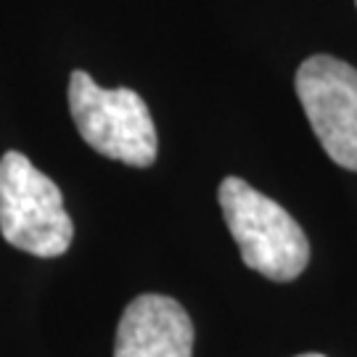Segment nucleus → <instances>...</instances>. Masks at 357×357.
<instances>
[{"label": "nucleus", "instance_id": "1", "mask_svg": "<svg viewBox=\"0 0 357 357\" xmlns=\"http://www.w3.org/2000/svg\"><path fill=\"white\" fill-rule=\"evenodd\" d=\"M217 199L246 268L275 283H289L305 273L307 233L278 202L233 175L220 183Z\"/></svg>", "mask_w": 357, "mask_h": 357}, {"label": "nucleus", "instance_id": "2", "mask_svg": "<svg viewBox=\"0 0 357 357\" xmlns=\"http://www.w3.org/2000/svg\"><path fill=\"white\" fill-rule=\"evenodd\" d=\"M0 233L11 246L43 259L61 257L75 238L61 188L19 151L0 159Z\"/></svg>", "mask_w": 357, "mask_h": 357}, {"label": "nucleus", "instance_id": "3", "mask_svg": "<svg viewBox=\"0 0 357 357\" xmlns=\"http://www.w3.org/2000/svg\"><path fill=\"white\" fill-rule=\"evenodd\" d=\"M69 112L82 141L106 159L130 167H151L156 162V128L149 106L135 90H106L88 72L69 77Z\"/></svg>", "mask_w": 357, "mask_h": 357}, {"label": "nucleus", "instance_id": "4", "mask_svg": "<svg viewBox=\"0 0 357 357\" xmlns=\"http://www.w3.org/2000/svg\"><path fill=\"white\" fill-rule=\"evenodd\" d=\"M296 96L328 159L357 172V69L326 53L296 69Z\"/></svg>", "mask_w": 357, "mask_h": 357}, {"label": "nucleus", "instance_id": "5", "mask_svg": "<svg viewBox=\"0 0 357 357\" xmlns=\"http://www.w3.org/2000/svg\"><path fill=\"white\" fill-rule=\"evenodd\" d=\"M114 357H193V323L172 296H135L116 326Z\"/></svg>", "mask_w": 357, "mask_h": 357}, {"label": "nucleus", "instance_id": "6", "mask_svg": "<svg viewBox=\"0 0 357 357\" xmlns=\"http://www.w3.org/2000/svg\"><path fill=\"white\" fill-rule=\"evenodd\" d=\"M296 357H326V355H318V352H307V355H296Z\"/></svg>", "mask_w": 357, "mask_h": 357}, {"label": "nucleus", "instance_id": "7", "mask_svg": "<svg viewBox=\"0 0 357 357\" xmlns=\"http://www.w3.org/2000/svg\"><path fill=\"white\" fill-rule=\"evenodd\" d=\"M355 3H357V0H355Z\"/></svg>", "mask_w": 357, "mask_h": 357}]
</instances>
